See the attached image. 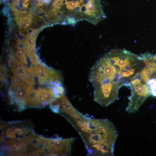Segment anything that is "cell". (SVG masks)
<instances>
[{"label": "cell", "instance_id": "obj_1", "mask_svg": "<svg viewBox=\"0 0 156 156\" xmlns=\"http://www.w3.org/2000/svg\"><path fill=\"white\" fill-rule=\"evenodd\" d=\"M140 56L121 49H113L95 62L89 74L94 88V101L107 107L118 99L119 89L128 86L143 68Z\"/></svg>", "mask_w": 156, "mask_h": 156}, {"label": "cell", "instance_id": "obj_12", "mask_svg": "<svg viewBox=\"0 0 156 156\" xmlns=\"http://www.w3.org/2000/svg\"><path fill=\"white\" fill-rule=\"evenodd\" d=\"M17 48L22 49L24 52L25 51V44L24 42L23 41L18 40L17 43Z\"/></svg>", "mask_w": 156, "mask_h": 156}, {"label": "cell", "instance_id": "obj_16", "mask_svg": "<svg viewBox=\"0 0 156 156\" xmlns=\"http://www.w3.org/2000/svg\"><path fill=\"white\" fill-rule=\"evenodd\" d=\"M36 1L39 3H41L42 2L43 0H36Z\"/></svg>", "mask_w": 156, "mask_h": 156}, {"label": "cell", "instance_id": "obj_9", "mask_svg": "<svg viewBox=\"0 0 156 156\" xmlns=\"http://www.w3.org/2000/svg\"><path fill=\"white\" fill-rule=\"evenodd\" d=\"M24 52V51L22 49L17 48L16 51V55L22 64H27V62Z\"/></svg>", "mask_w": 156, "mask_h": 156}, {"label": "cell", "instance_id": "obj_14", "mask_svg": "<svg viewBox=\"0 0 156 156\" xmlns=\"http://www.w3.org/2000/svg\"><path fill=\"white\" fill-rule=\"evenodd\" d=\"M13 132L15 133H16L18 129V128H17L16 126H13L11 127Z\"/></svg>", "mask_w": 156, "mask_h": 156}, {"label": "cell", "instance_id": "obj_2", "mask_svg": "<svg viewBox=\"0 0 156 156\" xmlns=\"http://www.w3.org/2000/svg\"><path fill=\"white\" fill-rule=\"evenodd\" d=\"M64 117L80 135L88 155L114 156L118 133L110 121L92 118L88 114L83 115L75 108Z\"/></svg>", "mask_w": 156, "mask_h": 156}, {"label": "cell", "instance_id": "obj_4", "mask_svg": "<svg viewBox=\"0 0 156 156\" xmlns=\"http://www.w3.org/2000/svg\"><path fill=\"white\" fill-rule=\"evenodd\" d=\"M105 18L100 0H87L81 14V20L96 25Z\"/></svg>", "mask_w": 156, "mask_h": 156}, {"label": "cell", "instance_id": "obj_11", "mask_svg": "<svg viewBox=\"0 0 156 156\" xmlns=\"http://www.w3.org/2000/svg\"><path fill=\"white\" fill-rule=\"evenodd\" d=\"M6 135L8 137L14 138L16 137L15 133L13 132L11 128L9 127L7 128Z\"/></svg>", "mask_w": 156, "mask_h": 156}, {"label": "cell", "instance_id": "obj_8", "mask_svg": "<svg viewBox=\"0 0 156 156\" xmlns=\"http://www.w3.org/2000/svg\"><path fill=\"white\" fill-rule=\"evenodd\" d=\"M10 145L11 150H12L16 155L21 151L18 144V139H11L9 142H7Z\"/></svg>", "mask_w": 156, "mask_h": 156}, {"label": "cell", "instance_id": "obj_3", "mask_svg": "<svg viewBox=\"0 0 156 156\" xmlns=\"http://www.w3.org/2000/svg\"><path fill=\"white\" fill-rule=\"evenodd\" d=\"M140 72L135 75L129 86L131 89V94L128 97L126 111L130 114L137 112L151 94L150 88L141 78Z\"/></svg>", "mask_w": 156, "mask_h": 156}, {"label": "cell", "instance_id": "obj_5", "mask_svg": "<svg viewBox=\"0 0 156 156\" xmlns=\"http://www.w3.org/2000/svg\"><path fill=\"white\" fill-rule=\"evenodd\" d=\"M13 80L10 85L11 90H14L15 92V99L16 102L20 106V111L25 109L26 100L29 92L32 89V86L27 85L23 81L15 80Z\"/></svg>", "mask_w": 156, "mask_h": 156}, {"label": "cell", "instance_id": "obj_6", "mask_svg": "<svg viewBox=\"0 0 156 156\" xmlns=\"http://www.w3.org/2000/svg\"><path fill=\"white\" fill-rule=\"evenodd\" d=\"M32 17L31 14L20 19L18 22L19 26L23 29H26L29 27L31 24Z\"/></svg>", "mask_w": 156, "mask_h": 156}, {"label": "cell", "instance_id": "obj_15", "mask_svg": "<svg viewBox=\"0 0 156 156\" xmlns=\"http://www.w3.org/2000/svg\"><path fill=\"white\" fill-rule=\"evenodd\" d=\"M29 0H23L24 2L25 3H27L29 1Z\"/></svg>", "mask_w": 156, "mask_h": 156}, {"label": "cell", "instance_id": "obj_10", "mask_svg": "<svg viewBox=\"0 0 156 156\" xmlns=\"http://www.w3.org/2000/svg\"><path fill=\"white\" fill-rule=\"evenodd\" d=\"M28 144L23 138L21 141H18V144L21 151L25 150Z\"/></svg>", "mask_w": 156, "mask_h": 156}, {"label": "cell", "instance_id": "obj_13", "mask_svg": "<svg viewBox=\"0 0 156 156\" xmlns=\"http://www.w3.org/2000/svg\"><path fill=\"white\" fill-rule=\"evenodd\" d=\"M151 94L156 96V87L152 88L150 89Z\"/></svg>", "mask_w": 156, "mask_h": 156}, {"label": "cell", "instance_id": "obj_7", "mask_svg": "<svg viewBox=\"0 0 156 156\" xmlns=\"http://www.w3.org/2000/svg\"><path fill=\"white\" fill-rule=\"evenodd\" d=\"M10 67L13 72L26 67L25 65L21 63L14 57H12L10 59Z\"/></svg>", "mask_w": 156, "mask_h": 156}]
</instances>
